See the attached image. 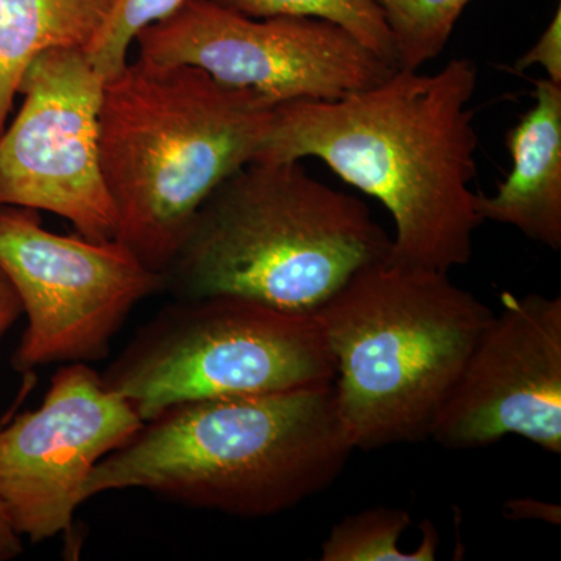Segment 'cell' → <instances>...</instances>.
<instances>
[{
	"mask_svg": "<svg viewBox=\"0 0 561 561\" xmlns=\"http://www.w3.org/2000/svg\"><path fill=\"white\" fill-rule=\"evenodd\" d=\"M476 88L474 62L454 58L435 73L397 69L339 101L280 103L254 161H323L389 210V260L449 273L470 262L483 224L470 187Z\"/></svg>",
	"mask_w": 561,
	"mask_h": 561,
	"instance_id": "1",
	"label": "cell"
},
{
	"mask_svg": "<svg viewBox=\"0 0 561 561\" xmlns=\"http://www.w3.org/2000/svg\"><path fill=\"white\" fill-rule=\"evenodd\" d=\"M353 451L332 382L183 402L99 461L84 496L146 490L201 511L268 518L331 486Z\"/></svg>",
	"mask_w": 561,
	"mask_h": 561,
	"instance_id": "2",
	"label": "cell"
},
{
	"mask_svg": "<svg viewBox=\"0 0 561 561\" xmlns=\"http://www.w3.org/2000/svg\"><path fill=\"white\" fill-rule=\"evenodd\" d=\"M275 106L194 66L138 58L106 79L101 161L114 239L164 275L206 198L256 160Z\"/></svg>",
	"mask_w": 561,
	"mask_h": 561,
	"instance_id": "3",
	"label": "cell"
},
{
	"mask_svg": "<svg viewBox=\"0 0 561 561\" xmlns=\"http://www.w3.org/2000/svg\"><path fill=\"white\" fill-rule=\"evenodd\" d=\"M390 247L364 202L301 161H253L206 198L162 279L175 298L232 295L312 316Z\"/></svg>",
	"mask_w": 561,
	"mask_h": 561,
	"instance_id": "4",
	"label": "cell"
},
{
	"mask_svg": "<svg viewBox=\"0 0 561 561\" xmlns=\"http://www.w3.org/2000/svg\"><path fill=\"white\" fill-rule=\"evenodd\" d=\"M312 316L334 362L343 427L354 449L368 451L431 438L494 312L449 273L387 256Z\"/></svg>",
	"mask_w": 561,
	"mask_h": 561,
	"instance_id": "5",
	"label": "cell"
},
{
	"mask_svg": "<svg viewBox=\"0 0 561 561\" xmlns=\"http://www.w3.org/2000/svg\"><path fill=\"white\" fill-rule=\"evenodd\" d=\"M334 373L313 316L214 295L175 298L101 378L147 421L183 402L323 386Z\"/></svg>",
	"mask_w": 561,
	"mask_h": 561,
	"instance_id": "6",
	"label": "cell"
},
{
	"mask_svg": "<svg viewBox=\"0 0 561 561\" xmlns=\"http://www.w3.org/2000/svg\"><path fill=\"white\" fill-rule=\"evenodd\" d=\"M0 271L27 316L13 356L24 373L102 360L136 305L164 290L160 273L116 239L55 234L38 210L18 206H0Z\"/></svg>",
	"mask_w": 561,
	"mask_h": 561,
	"instance_id": "7",
	"label": "cell"
},
{
	"mask_svg": "<svg viewBox=\"0 0 561 561\" xmlns=\"http://www.w3.org/2000/svg\"><path fill=\"white\" fill-rule=\"evenodd\" d=\"M139 60L194 66L275 105L339 101L370 90L398 68L351 33L313 18L254 20L214 0H184L136 36Z\"/></svg>",
	"mask_w": 561,
	"mask_h": 561,
	"instance_id": "8",
	"label": "cell"
},
{
	"mask_svg": "<svg viewBox=\"0 0 561 561\" xmlns=\"http://www.w3.org/2000/svg\"><path fill=\"white\" fill-rule=\"evenodd\" d=\"M103 88L83 49L49 50L32 62L20 113L0 135V206L47 210L90 241L114 239L101 161Z\"/></svg>",
	"mask_w": 561,
	"mask_h": 561,
	"instance_id": "9",
	"label": "cell"
},
{
	"mask_svg": "<svg viewBox=\"0 0 561 561\" xmlns=\"http://www.w3.org/2000/svg\"><path fill=\"white\" fill-rule=\"evenodd\" d=\"M142 423L90 364L55 373L39 408L0 430V511L11 529L33 545L69 531L99 461Z\"/></svg>",
	"mask_w": 561,
	"mask_h": 561,
	"instance_id": "10",
	"label": "cell"
},
{
	"mask_svg": "<svg viewBox=\"0 0 561 561\" xmlns=\"http://www.w3.org/2000/svg\"><path fill=\"white\" fill-rule=\"evenodd\" d=\"M518 435L561 454V298L501 294L431 438L478 449Z\"/></svg>",
	"mask_w": 561,
	"mask_h": 561,
	"instance_id": "11",
	"label": "cell"
},
{
	"mask_svg": "<svg viewBox=\"0 0 561 561\" xmlns=\"http://www.w3.org/2000/svg\"><path fill=\"white\" fill-rule=\"evenodd\" d=\"M512 171L496 194H478L482 221H496L551 250L561 247V84L535 81V103L505 133Z\"/></svg>",
	"mask_w": 561,
	"mask_h": 561,
	"instance_id": "12",
	"label": "cell"
},
{
	"mask_svg": "<svg viewBox=\"0 0 561 561\" xmlns=\"http://www.w3.org/2000/svg\"><path fill=\"white\" fill-rule=\"evenodd\" d=\"M114 0H0V135L21 81L39 55L87 49Z\"/></svg>",
	"mask_w": 561,
	"mask_h": 561,
	"instance_id": "13",
	"label": "cell"
},
{
	"mask_svg": "<svg viewBox=\"0 0 561 561\" xmlns=\"http://www.w3.org/2000/svg\"><path fill=\"white\" fill-rule=\"evenodd\" d=\"M411 513L397 507H373L346 516L321 542V561H434L440 537L431 522H423L419 548L402 551V534L411 527Z\"/></svg>",
	"mask_w": 561,
	"mask_h": 561,
	"instance_id": "14",
	"label": "cell"
},
{
	"mask_svg": "<svg viewBox=\"0 0 561 561\" xmlns=\"http://www.w3.org/2000/svg\"><path fill=\"white\" fill-rule=\"evenodd\" d=\"M254 20L297 16L323 20L345 28L389 65L397 66L393 38L376 0H214Z\"/></svg>",
	"mask_w": 561,
	"mask_h": 561,
	"instance_id": "15",
	"label": "cell"
},
{
	"mask_svg": "<svg viewBox=\"0 0 561 561\" xmlns=\"http://www.w3.org/2000/svg\"><path fill=\"white\" fill-rule=\"evenodd\" d=\"M471 0H376L389 25L398 69L420 70L440 57Z\"/></svg>",
	"mask_w": 561,
	"mask_h": 561,
	"instance_id": "16",
	"label": "cell"
},
{
	"mask_svg": "<svg viewBox=\"0 0 561 561\" xmlns=\"http://www.w3.org/2000/svg\"><path fill=\"white\" fill-rule=\"evenodd\" d=\"M184 0H114L101 31L84 49L103 79L128 65V50L142 28L164 20Z\"/></svg>",
	"mask_w": 561,
	"mask_h": 561,
	"instance_id": "17",
	"label": "cell"
},
{
	"mask_svg": "<svg viewBox=\"0 0 561 561\" xmlns=\"http://www.w3.org/2000/svg\"><path fill=\"white\" fill-rule=\"evenodd\" d=\"M545 69L546 79L552 83L561 84V10L560 7L553 14L540 39L530 50L516 61V72H526L527 69Z\"/></svg>",
	"mask_w": 561,
	"mask_h": 561,
	"instance_id": "18",
	"label": "cell"
},
{
	"mask_svg": "<svg viewBox=\"0 0 561 561\" xmlns=\"http://www.w3.org/2000/svg\"><path fill=\"white\" fill-rule=\"evenodd\" d=\"M505 516L518 522H541L559 526L561 523V507L559 504L534 500V497H519L505 504Z\"/></svg>",
	"mask_w": 561,
	"mask_h": 561,
	"instance_id": "19",
	"label": "cell"
},
{
	"mask_svg": "<svg viewBox=\"0 0 561 561\" xmlns=\"http://www.w3.org/2000/svg\"><path fill=\"white\" fill-rule=\"evenodd\" d=\"M22 316V305L5 273L0 271V341Z\"/></svg>",
	"mask_w": 561,
	"mask_h": 561,
	"instance_id": "20",
	"label": "cell"
},
{
	"mask_svg": "<svg viewBox=\"0 0 561 561\" xmlns=\"http://www.w3.org/2000/svg\"><path fill=\"white\" fill-rule=\"evenodd\" d=\"M22 551H24L22 538L11 529L5 515L0 511V560L14 559V557L21 556Z\"/></svg>",
	"mask_w": 561,
	"mask_h": 561,
	"instance_id": "21",
	"label": "cell"
}]
</instances>
